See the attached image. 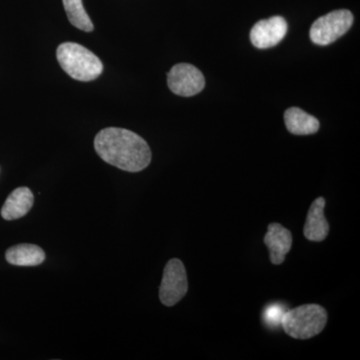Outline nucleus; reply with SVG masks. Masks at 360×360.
<instances>
[{
    "label": "nucleus",
    "instance_id": "1",
    "mask_svg": "<svg viewBox=\"0 0 360 360\" xmlns=\"http://www.w3.org/2000/svg\"><path fill=\"white\" fill-rule=\"evenodd\" d=\"M94 148L101 160L124 172H141L151 161L148 142L124 129L108 127L101 130L94 139Z\"/></svg>",
    "mask_w": 360,
    "mask_h": 360
},
{
    "label": "nucleus",
    "instance_id": "2",
    "mask_svg": "<svg viewBox=\"0 0 360 360\" xmlns=\"http://www.w3.org/2000/svg\"><path fill=\"white\" fill-rule=\"evenodd\" d=\"M56 56L63 70L79 82H91L103 73L101 59L82 45L65 42L59 45Z\"/></svg>",
    "mask_w": 360,
    "mask_h": 360
},
{
    "label": "nucleus",
    "instance_id": "3",
    "mask_svg": "<svg viewBox=\"0 0 360 360\" xmlns=\"http://www.w3.org/2000/svg\"><path fill=\"white\" fill-rule=\"evenodd\" d=\"M328 312L319 304H305L286 310L281 326L291 338L309 340L319 335L326 328Z\"/></svg>",
    "mask_w": 360,
    "mask_h": 360
},
{
    "label": "nucleus",
    "instance_id": "4",
    "mask_svg": "<svg viewBox=\"0 0 360 360\" xmlns=\"http://www.w3.org/2000/svg\"><path fill=\"white\" fill-rule=\"evenodd\" d=\"M354 15L347 9L331 11L314 21L310 28V39L317 45H328L340 39L350 30Z\"/></svg>",
    "mask_w": 360,
    "mask_h": 360
},
{
    "label": "nucleus",
    "instance_id": "5",
    "mask_svg": "<svg viewBox=\"0 0 360 360\" xmlns=\"http://www.w3.org/2000/svg\"><path fill=\"white\" fill-rule=\"evenodd\" d=\"M188 283L186 267L181 260L174 258L167 262L160 288V302L165 307H174L186 296Z\"/></svg>",
    "mask_w": 360,
    "mask_h": 360
},
{
    "label": "nucleus",
    "instance_id": "6",
    "mask_svg": "<svg viewBox=\"0 0 360 360\" xmlns=\"http://www.w3.org/2000/svg\"><path fill=\"white\" fill-rule=\"evenodd\" d=\"M169 89L179 96L191 97L202 91L205 79L202 72L188 63H179L170 70L167 75Z\"/></svg>",
    "mask_w": 360,
    "mask_h": 360
},
{
    "label": "nucleus",
    "instance_id": "7",
    "mask_svg": "<svg viewBox=\"0 0 360 360\" xmlns=\"http://www.w3.org/2000/svg\"><path fill=\"white\" fill-rule=\"evenodd\" d=\"M288 23L281 16H272L258 21L251 28L250 40L257 49H266L276 46L285 37Z\"/></svg>",
    "mask_w": 360,
    "mask_h": 360
},
{
    "label": "nucleus",
    "instance_id": "8",
    "mask_svg": "<svg viewBox=\"0 0 360 360\" xmlns=\"http://www.w3.org/2000/svg\"><path fill=\"white\" fill-rule=\"evenodd\" d=\"M264 245L270 252V262L272 264H281L285 259L292 246V234L283 225L270 224L264 236Z\"/></svg>",
    "mask_w": 360,
    "mask_h": 360
},
{
    "label": "nucleus",
    "instance_id": "9",
    "mask_svg": "<svg viewBox=\"0 0 360 360\" xmlns=\"http://www.w3.org/2000/svg\"><path fill=\"white\" fill-rule=\"evenodd\" d=\"M326 200L323 198H316L310 206L307 213L303 233L305 238L310 241H323L328 238L329 224L324 215Z\"/></svg>",
    "mask_w": 360,
    "mask_h": 360
},
{
    "label": "nucleus",
    "instance_id": "10",
    "mask_svg": "<svg viewBox=\"0 0 360 360\" xmlns=\"http://www.w3.org/2000/svg\"><path fill=\"white\" fill-rule=\"evenodd\" d=\"M34 196L28 187H18L9 194L1 208V217L6 220L21 219L32 210Z\"/></svg>",
    "mask_w": 360,
    "mask_h": 360
},
{
    "label": "nucleus",
    "instance_id": "11",
    "mask_svg": "<svg viewBox=\"0 0 360 360\" xmlns=\"http://www.w3.org/2000/svg\"><path fill=\"white\" fill-rule=\"evenodd\" d=\"M284 122L288 131L295 135L314 134L319 129V120L298 108H288L284 113Z\"/></svg>",
    "mask_w": 360,
    "mask_h": 360
},
{
    "label": "nucleus",
    "instance_id": "12",
    "mask_svg": "<svg viewBox=\"0 0 360 360\" xmlns=\"http://www.w3.org/2000/svg\"><path fill=\"white\" fill-rule=\"evenodd\" d=\"M6 260L18 266H37L45 259V253L39 246L22 243L7 250Z\"/></svg>",
    "mask_w": 360,
    "mask_h": 360
},
{
    "label": "nucleus",
    "instance_id": "13",
    "mask_svg": "<svg viewBox=\"0 0 360 360\" xmlns=\"http://www.w3.org/2000/svg\"><path fill=\"white\" fill-rule=\"evenodd\" d=\"M63 1L71 25L85 32L94 30V25L82 6V0H63Z\"/></svg>",
    "mask_w": 360,
    "mask_h": 360
},
{
    "label": "nucleus",
    "instance_id": "14",
    "mask_svg": "<svg viewBox=\"0 0 360 360\" xmlns=\"http://www.w3.org/2000/svg\"><path fill=\"white\" fill-rule=\"evenodd\" d=\"M286 310L283 307L278 304L271 305L267 307L264 312V319L267 324L271 326H276L281 324L284 314Z\"/></svg>",
    "mask_w": 360,
    "mask_h": 360
}]
</instances>
